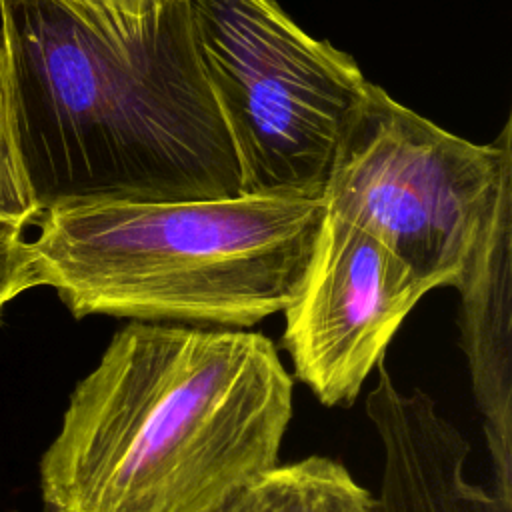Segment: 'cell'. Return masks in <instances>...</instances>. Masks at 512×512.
<instances>
[{
	"label": "cell",
	"instance_id": "30bf717a",
	"mask_svg": "<svg viewBox=\"0 0 512 512\" xmlns=\"http://www.w3.org/2000/svg\"><path fill=\"white\" fill-rule=\"evenodd\" d=\"M22 232L16 224H0V312L20 292L42 286L32 242Z\"/></svg>",
	"mask_w": 512,
	"mask_h": 512
},
{
	"label": "cell",
	"instance_id": "52a82bcc",
	"mask_svg": "<svg viewBox=\"0 0 512 512\" xmlns=\"http://www.w3.org/2000/svg\"><path fill=\"white\" fill-rule=\"evenodd\" d=\"M366 412L382 452L374 512H512L466 474L470 442L422 388H400L380 364Z\"/></svg>",
	"mask_w": 512,
	"mask_h": 512
},
{
	"label": "cell",
	"instance_id": "3957f363",
	"mask_svg": "<svg viewBox=\"0 0 512 512\" xmlns=\"http://www.w3.org/2000/svg\"><path fill=\"white\" fill-rule=\"evenodd\" d=\"M324 216L292 194L68 204L38 216L32 250L76 318L248 330L292 300Z\"/></svg>",
	"mask_w": 512,
	"mask_h": 512
},
{
	"label": "cell",
	"instance_id": "5b68a950",
	"mask_svg": "<svg viewBox=\"0 0 512 512\" xmlns=\"http://www.w3.org/2000/svg\"><path fill=\"white\" fill-rule=\"evenodd\" d=\"M510 140V118L474 144L370 84L322 186L326 214L374 236L428 292L454 288L512 184Z\"/></svg>",
	"mask_w": 512,
	"mask_h": 512
},
{
	"label": "cell",
	"instance_id": "277c9868",
	"mask_svg": "<svg viewBox=\"0 0 512 512\" xmlns=\"http://www.w3.org/2000/svg\"><path fill=\"white\" fill-rule=\"evenodd\" d=\"M192 44L228 128L242 194L322 196L370 80L278 0H186Z\"/></svg>",
	"mask_w": 512,
	"mask_h": 512
},
{
	"label": "cell",
	"instance_id": "7a4b0ae2",
	"mask_svg": "<svg viewBox=\"0 0 512 512\" xmlns=\"http://www.w3.org/2000/svg\"><path fill=\"white\" fill-rule=\"evenodd\" d=\"M294 380L262 332L128 320L40 458L44 512H214L278 466Z\"/></svg>",
	"mask_w": 512,
	"mask_h": 512
},
{
	"label": "cell",
	"instance_id": "8fae6325",
	"mask_svg": "<svg viewBox=\"0 0 512 512\" xmlns=\"http://www.w3.org/2000/svg\"><path fill=\"white\" fill-rule=\"evenodd\" d=\"M70 2H76L106 18L128 20V18H140L152 12L166 0H70Z\"/></svg>",
	"mask_w": 512,
	"mask_h": 512
},
{
	"label": "cell",
	"instance_id": "9c48e42d",
	"mask_svg": "<svg viewBox=\"0 0 512 512\" xmlns=\"http://www.w3.org/2000/svg\"><path fill=\"white\" fill-rule=\"evenodd\" d=\"M40 210L28 188L16 144L10 84L0 42V224L26 228L38 220Z\"/></svg>",
	"mask_w": 512,
	"mask_h": 512
},
{
	"label": "cell",
	"instance_id": "8992f818",
	"mask_svg": "<svg viewBox=\"0 0 512 512\" xmlns=\"http://www.w3.org/2000/svg\"><path fill=\"white\" fill-rule=\"evenodd\" d=\"M428 288L374 236L326 214L286 304L294 376L328 408L352 406Z\"/></svg>",
	"mask_w": 512,
	"mask_h": 512
},
{
	"label": "cell",
	"instance_id": "6da1fadb",
	"mask_svg": "<svg viewBox=\"0 0 512 512\" xmlns=\"http://www.w3.org/2000/svg\"><path fill=\"white\" fill-rule=\"evenodd\" d=\"M16 144L40 210L242 194L186 0L114 20L70 0H0Z\"/></svg>",
	"mask_w": 512,
	"mask_h": 512
},
{
	"label": "cell",
	"instance_id": "ba28073f",
	"mask_svg": "<svg viewBox=\"0 0 512 512\" xmlns=\"http://www.w3.org/2000/svg\"><path fill=\"white\" fill-rule=\"evenodd\" d=\"M512 184L486 222L456 290L460 348L482 416L492 490L512 502Z\"/></svg>",
	"mask_w": 512,
	"mask_h": 512
}]
</instances>
